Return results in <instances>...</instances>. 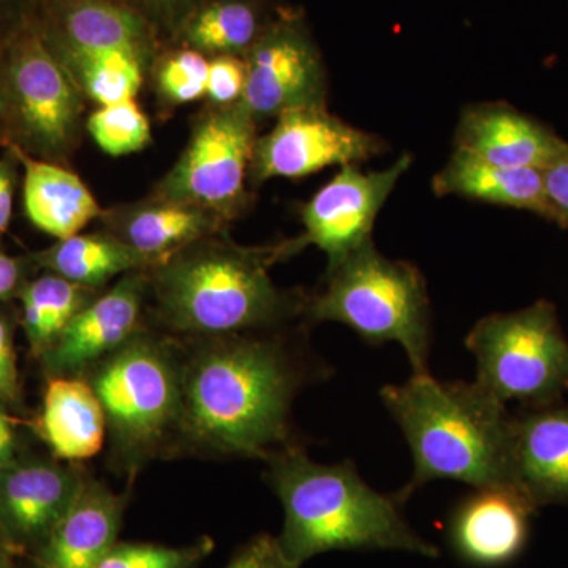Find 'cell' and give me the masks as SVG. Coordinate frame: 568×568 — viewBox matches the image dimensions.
Wrapping results in <instances>:
<instances>
[{
  "label": "cell",
  "instance_id": "6da1fadb",
  "mask_svg": "<svg viewBox=\"0 0 568 568\" xmlns=\"http://www.w3.org/2000/svg\"><path fill=\"white\" fill-rule=\"evenodd\" d=\"M207 339L182 364L185 439L215 454L263 459L294 446L291 407L312 379L304 355L272 331Z\"/></svg>",
  "mask_w": 568,
  "mask_h": 568
},
{
  "label": "cell",
  "instance_id": "7a4b0ae2",
  "mask_svg": "<svg viewBox=\"0 0 568 568\" xmlns=\"http://www.w3.org/2000/svg\"><path fill=\"white\" fill-rule=\"evenodd\" d=\"M305 248L301 235L265 245L207 235L148 271L156 315L175 334L204 338L276 331L305 316L308 295L280 290L272 268Z\"/></svg>",
  "mask_w": 568,
  "mask_h": 568
},
{
  "label": "cell",
  "instance_id": "3957f363",
  "mask_svg": "<svg viewBox=\"0 0 568 568\" xmlns=\"http://www.w3.org/2000/svg\"><path fill=\"white\" fill-rule=\"evenodd\" d=\"M267 480L284 511L278 540L287 558L331 551H399L437 558L403 515V500L369 487L354 463L321 465L297 444L267 459Z\"/></svg>",
  "mask_w": 568,
  "mask_h": 568
},
{
  "label": "cell",
  "instance_id": "277c9868",
  "mask_svg": "<svg viewBox=\"0 0 568 568\" xmlns=\"http://www.w3.org/2000/svg\"><path fill=\"white\" fill-rule=\"evenodd\" d=\"M379 396L413 454V477L396 493L403 503L435 480L462 481L470 488L514 485L511 414L476 381H439L426 373L405 384H388Z\"/></svg>",
  "mask_w": 568,
  "mask_h": 568
},
{
  "label": "cell",
  "instance_id": "5b68a950",
  "mask_svg": "<svg viewBox=\"0 0 568 568\" xmlns=\"http://www.w3.org/2000/svg\"><path fill=\"white\" fill-rule=\"evenodd\" d=\"M305 316L346 325L368 345L398 343L413 375L429 373L432 312L424 275L407 261L388 260L373 241L328 268Z\"/></svg>",
  "mask_w": 568,
  "mask_h": 568
},
{
  "label": "cell",
  "instance_id": "8992f818",
  "mask_svg": "<svg viewBox=\"0 0 568 568\" xmlns=\"http://www.w3.org/2000/svg\"><path fill=\"white\" fill-rule=\"evenodd\" d=\"M108 432L123 458L140 462L181 432L182 364L163 339L140 332L89 369Z\"/></svg>",
  "mask_w": 568,
  "mask_h": 568
},
{
  "label": "cell",
  "instance_id": "52a82bcc",
  "mask_svg": "<svg viewBox=\"0 0 568 568\" xmlns=\"http://www.w3.org/2000/svg\"><path fill=\"white\" fill-rule=\"evenodd\" d=\"M466 347L476 357V383L497 402L521 407L564 402L568 339L551 302L481 317L467 334Z\"/></svg>",
  "mask_w": 568,
  "mask_h": 568
},
{
  "label": "cell",
  "instance_id": "ba28073f",
  "mask_svg": "<svg viewBox=\"0 0 568 568\" xmlns=\"http://www.w3.org/2000/svg\"><path fill=\"white\" fill-rule=\"evenodd\" d=\"M256 122L239 104L212 106L194 123L189 144L152 194L200 205L224 222L237 219L250 203V166Z\"/></svg>",
  "mask_w": 568,
  "mask_h": 568
},
{
  "label": "cell",
  "instance_id": "9c48e42d",
  "mask_svg": "<svg viewBox=\"0 0 568 568\" xmlns=\"http://www.w3.org/2000/svg\"><path fill=\"white\" fill-rule=\"evenodd\" d=\"M245 61L248 80L239 106L257 126L283 112L327 106L323 54L301 10H275Z\"/></svg>",
  "mask_w": 568,
  "mask_h": 568
},
{
  "label": "cell",
  "instance_id": "30bf717a",
  "mask_svg": "<svg viewBox=\"0 0 568 568\" xmlns=\"http://www.w3.org/2000/svg\"><path fill=\"white\" fill-rule=\"evenodd\" d=\"M7 92L21 136L41 155L71 151L80 136L82 93L39 29H26L11 43Z\"/></svg>",
  "mask_w": 568,
  "mask_h": 568
},
{
  "label": "cell",
  "instance_id": "8fae6325",
  "mask_svg": "<svg viewBox=\"0 0 568 568\" xmlns=\"http://www.w3.org/2000/svg\"><path fill=\"white\" fill-rule=\"evenodd\" d=\"M386 151V142L336 118L325 108L283 112L254 142L250 183L304 179L325 168L368 162Z\"/></svg>",
  "mask_w": 568,
  "mask_h": 568
},
{
  "label": "cell",
  "instance_id": "7c38bea8",
  "mask_svg": "<svg viewBox=\"0 0 568 568\" xmlns=\"http://www.w3.org/2000/svg\"><path fill=\"white\" fill-rule=\"evenodd\" d=\"M410 164L409 153H403L381 171H362L355 164H347L302 205V241L327 256V271L373 241L377 215Z\"/></svg>",
  "mask_w": 568,
  "mask_h": 568
},
{
  "label": "cell",
  "instance_id": "4fadbf2b",
  "mask_svg": "<svg viewBox=\"0 0 568 568\" xmlns=\"http://www.w3.org/2000/svg\"><path fill=\"white\" fill-rule=\"evenodd\" d=\"M148 290V271H136L121 276L110 291L92 298L43 354L44 368L51 377L85 375L140 334Z\"/></svg>",
  "mask_w": 568,
  "mask_h": 568
},
{
  "label": "cell",
  "instance_id": "5bb4252c",
  "mask_svg": "<svg viewBox=\"0 0 568 568\" xmlns=\"http://www.w3.org/2000/svg\"><path fill=\"white\" fill-rule=\"evenodd\" d=\"M84 480L80 470L40 458H14L0 469V528L20 555L48 540Z\"/></svg>",
  "mask_w": 568,
  "mask_h": 568
},
{
  "label": "cell",
  "instance_id": "9a60e30c",
  "mask_svg": "<svg viewBox=\"0 0 568 568\" xmlns=\"http://www.w3.org/2000/svg\"><path fill=\"white\" fill-rule=\"evenodd\" d=\"M536 510L515 485L473 488L452 514L448 540L458 558L470 566H507L528 545Z\"/></svg>",
  "mask_w": 568,
  "mask_h": 568
},
{
  "label": "cell",
  "instance_id": "2e32d148",
  "mask_svg": "<svg viewBox=\"0 0 568 568\" xmlns=\"http://www.w3.org/2000/svg\"><path fill=\"white\" fill-rule=\"evenodd\" d=\"M455 151L507 168L544 173L568 156V141L510 104H469L459 115Z\"/></svg>",
  "mask_w": 568,
  "mask_h": 568
},
{
  "label": "cell",
  "instance_id": "e0dca14e",
  "mask_svg": "<svg viewBox=\"0 0 568 568\" xmlns=\"http://www.w3.org/2000/svg\"><path fill=\"white\" fill-rule=\"evenodd\" d=\"M510 474L534 506H568V403L510 417Z\"/></svg>",
  "mask_w": 568,
  "mask_h": 568
},
{
  "label": "cell",
  "instance_id": "ac0fdd59",
  "mask_svg": "<svg viewBox=\"0 0 568 568\" xmlns=\"http://www.w3.org/2000/svg\"><path fill=\"white\" fill-rule=\"evenodd\" d=\"M100 219L106 233L148 257L152 267L207 235L226 231L227 224L222 216L200 205L155 194L149 200L103 211Z\"/></svg>",
  "mask_w": 568,
  "mask_h": 568
},
{
  "label": "cell",
  "instance_id": "d6986e66",
  "mask_svg": "<svg viewBox=\"0 0 568 568\" xmlns=\"http://www.w3.org/2000/svg\"><path fill=\"white\" fill-rule=\"evenodd\" d=\"M126 499L85 477L69 514L36 551V568H99L118 544Z\"/></svg>",
  "mask_w": 568,
  "mask_h": 568
},
{
  "label": "cell",
  "instance_id": "ffe728a7",
  "mask_svg": "<svg viewBox=\"0 0 568 568\" xmlns=\"http://www.w3.org/2000/svg\"><path fill=\"white\" fill-rule=\"evenodd\" d=\"M44 37L80 50L122 51L151 62L153 24L123 0H54Z\"/></svg>",
  "mask_w": 568,
  "mask_h": 568
},
{
  "label": "cell",
  "instance_id": "44dd1931",
  "mask_svg": "<svg viewBox=\"0 0 568 568\" xmlns=\"http://www.w3.org/2000/svg\"><path fill=\"white\" fill-rule=\"evenodd\" d=\"M39 432L54 457L63 462H85L102 452L106 417L85 377H51L44 390Z\"/></svg>",
  "mask_w": 568,
  "mask_h": 568
},
{
  "label": "cell",
  "instance_id": "7402d4cb",
  "mask_svg": "<svg viewBox=\"0 0 568 568\" xmlns=\"http://www.w3.org/2000/svg\"><path fill=\"white\" fill-rule=\"evenodd\" d=\"M432 186L440 197L458 196L476 203L518 209L536 213L549 222L541 171L499 166L454 149L446 166L433 178Z\"/></svg>",
  "mask_w": 568,
  "mask_h": 568
},
{
  "label": "cell",
  "instance_id": "603a6c76",
  "mask_svg": "<svg viewBox=\"0 0 568 568\" xmlns=\"http://www.w3.org/2000/svg\"><path fill=\"white\" fill-rule=\"evenodd\" d=\"M11 151L24 166V209L33 226L62 241L102 216V207L80 175L61 164L32 159L18 145H11Z\"/></svg>",
  "mask_w": 568,
  "mask_h": 568
},
{
  "label": "cell",
  "instance_id": "cb8c5ba5",
  "mask_svg": "<svg viewBox=\"0 0 568 568\" xmlns=\"http://www.w3.org/2000/svg\"><path fill=\"white\" fill-rule=\"evenodd\" d=\"M274 13L265 0H205L174 29L175 40L207 58H245Z\"/></svg>",
  "mask_w": 568,
  "mask_h": 568
},
{
  "label": "cell",
  "instance_id": "d4e9b609",
  "mask_svg": "<svg viewBox=\"0 0 568 568\" xmlns=\"http://www.w3.org/2000/svg\"><path fill=\"white\" fill-rule=\"evenodd\" d=\"M36 261L50 274L91 290L115 276L152 268L148 257L110 233L71 235L37 254Z\"/></svg>",
  "mask_w": 568,
  "mask_h": 568
},
{
  "label": "cell",
  "instance_id": "484cf974",
  "mask_svg": "<svg viewBox=\"0 0 568 568\" xmlns=\"http://www.w3.org/2000/svg\"><path fill=\"white\" fill-rule=\"evenodd\" d=\"M47 41L82 97H88L99 106L134 99L140 92L149 67L144 59L129 52L80 50Z\"/></svg>",
  "mask_w": 568,
  "mask_h": 568
},
{
  "label": "cell",
  "instance_id": "4316f807",
  "mask_svg": "<svg viewBox=\"0 0 568 568\" xmlns=\"http://www.w3.org/2000/svg\"><path fill=\"white\" fill-rule=\"evenodd\" d=\"M88 130L95 144L108 155L140 152L151 142V123L134 99L103 104L93 111Z\"/></svg>",
  "mask_w": 568,
  "mask_h": 568
},
{
  "label": "cell",
  "instance_id": "83f0119b",
  "mask_svg": "<svg viewBox=\"0 0 568 568\" xmlns=\"http://www.w3.org/2000/svg\"><path fill=\"white\" fill-rule=\"evenodd\" d=\"M209 62L203 52L178 48L156 59L153 80L160 100L182 106L204 99L207 91Z\"/></svg>",
  "mask_w": 568,
  "mask_h": 568
},
{
  "label": "cell",
  "instance_id": "f1b7e54d",
  "mask_svg": "<svg viewBox=\"0 0 568 568\" xmlns=\"http://www.w3.org/2000/svg\"><path fill=\"white\" fill-rule=\"evenodd\" d=\"M92 293L91 287L48 274L22 286L20 297L28 298L39 308L51 347L70 321L92 301Z\"/></svg>",
  "mask_w": 568,
  "mask_h": 568
},
{
  "label": "cell",
  "instance_id": "f546056e",
  "mask_svg": "<svg viewBox=\"0 0 568 568\" xmlns=\"http://www.w3.org/2000/svg\"><path fill=\"white\" fill-rule=\"evenodd\" d=\"M215 548L211 538L185 547L155 544H115L99 568H196Z\"/></svg>",
  "mask_w": 568,
  "mask_h": 568
},
{
  "label": "cell",
  "instance_id": "4dcf8cb0",
  "mask_svg": "<svg viewBox=\"0 0 568 568\" xmlns=\"http://www.w3.org/2000/svg\"><path fill=\"white\" fill-rule=\"evenodd\" d=\"M248 69L245 58L215 55L209 62L207 91L205 99L212 106H235L244 99Z\"/></svg>",
  "mask_w": 568,
  "mask_h": 568
},
{
  "label": "cell",
  "instance_id": "1f68e13d",
  "mask_svg": "<svg viewBox=\"0 0 568 568\" xmlns=\"http://www.w3.org/2000/svg\"><path fill=\"white\" fill-rule=\"evenodd\" d=\"M226 568H301L287 558L278 537L261 534L250 540Z\"/></svg>",
  "mask_w": 568,
  "mask_h": 568
},
{
  "label": "cell",
  "instance_id": "d6a6232c",
  "mask_svg": "<svg viewBox=\"0 0 568 568\" xmlns=\"http://www.w3.org/2000/svg\"><path fill=\"white\" fill-rule=\"evenodd\" d=\"M20 373H18L13 334L7 321L0 317V402L14 405L20 402Z\"/></svg>",
  "mask_w": 568,
  "mask_h": 568
},
{
  "label": "cell",
  "instance_id": "836d02e7",
  "mask_svg": "<svg viewBox=\"0 0 568 568\" xmlns=\"http://www.w3.org/2000/svg\"><path fill=\"white\" fill-rule=\"evenodd\" d=\"M549 222L568 230V156L544 171Z\"/></svg>",
  "mask_w": 568,
  "mask_h": 568
},
{
  "label": "cell",
  "instance_id": "e575fe53",
  "mask_svg": "<svg viewBox=\"0 0 568 568\" xmlns=\"http://www.w3.org/2000/svg\"><path fill=\"white\" fill-rule=\"evenodd\" d=\"M123 2L144 14L152 24L160 22L175 29L186 14L192 13L205 0H123Z\"/></svg>",
  "mask_w": 568,
  "mask_h": 568
},
{
  "label": "cell",
  "instance_id": "d590c367",
  "mask_svg": "<svg viewBox=\"0 0 568 568\" xmlns=\"http://www.w3.org/2000/svg\"><path fill=\"white\" fill-rule=\"evenodd\" d=\"M21 275L20 261L0 250V302L9 298L20 287Z\"/></svg>",
  "mask_w": 568,
  "mask_h": 568
},
{
  "label": "cell",
  "instance_id": "8d00e7d4",
  "mask_svg": "<svg viewBox=\"0 0 568 568\" xmlns=\"http://www.w3.org/2000/svg\"><path fill=\"white\" fill-rule=\"evenodd\" d=\"M13 175L9 166L0 163V234L9 227L11 213H13Z\"/></svg>",
  "mask_w": 568,
  "mask_h": 568
},
{
  "label": "cell",
  "instance_id": "74e56055",
  "mask_svg": "<svg viewBox=\"0 0 568 568\" xmlns=\"http://www.w3.org/2000/svg\"><path fill=\"white\" fill-rule=\"evenodd\" d=\"M17 432L13 420L7 414L0 413V469L17 458Z\"/></svg>",
  "mask_w": 568,
  "mask_h": 568
},
{
  "label": "cell",
  "instance_id": "f35d334b",
  "mask_svg": "<svg viewBox=\"0 0 568 568\" xmlns=\"http://www.w3.org/2000/svg\"><path fill=\"white\" fill-rule=\"evenodd\" d=\"M17 555H20V552L13 548V545L10 544L9 538H7L2 528H0V567L13 568V566H11V559Z\"/></svg>",
  "mask_w": 568,
  "mask_h": 568
},
{
  "label": "cell",
  "instance_id": "ab89813d",
  "mask_svg": "<svg viewBox=\"0 0 568 568\" xmlns=\"http://www.w3.org/2000/svg\"><path fill=\"white\" fill-rule=\"evenodd\" d=\"M18 0H0V20L10 13L11 9L17 6Z\"/></svg>",
  "mask_w": 568,
  "mask_h": 568
},
{
  "label": "cell",
  "instance_id": "60d3db41",
  "mask_svg": "<svg viewBox=\"0 0 568 568\" xmlns=\"http://www.w3.org/2000/svg\"><path fill=\"white\" fill-rule=\"evenodd\" d=\"M3 111V97L2 93H0V114H2Z\"/></svg>",
  "mask_w": 568,
  "mask_h": 568
},
{
  "label": "cell",
  "instance_id": "b9f144b4",
  "mask_svg": "<svg viewBox=\"0 0 568 568\" xmlns=\"http://www.w3.org/2000/svg\"><path fill=\"white\" fill-rule=\"evenodd\" d=\"M0 568H3V567H0Z\"/></svg>",
  "mask_w": 568,
  "mask_h": 568
}]
</instances>
